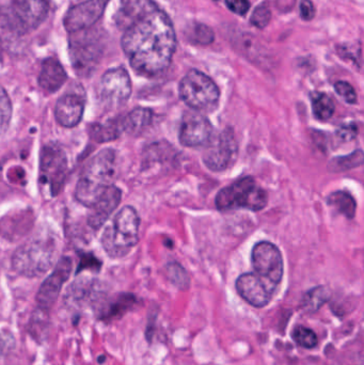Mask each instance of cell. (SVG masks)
Masks as SVG:
<instances>
[{
  "label": "cell",
  "instance_id": "cell-25",
  "mask_svg": "<svg viewBox=\"0 0 364 365\" xmlns=\"http://www.w3.org/2000/svg\"><path fill=\"white\" fill-rule=\"evenodd\" d=\"M311 103L314 117L320 121H328L335 113V103L326 93L313 92L311 94Z\"/></svg>",
  "mask_w": 364,
  "mask_h": 365
},
{
  "label": "cell",
  "instance_id": "cell-18",
  "mask_svg": "<svg viewBox=\"0 0 364 365\" xmlns=\"http://www.w3.org/2000/svg\"><path fill=\"white\" fill-rule=\"evenodd\" d=\"M85 104V98L76 92L62 96L55 107V118L58 123L66 128L78 125L83 117Z\"/></svg>",
  "mask_w": 364,
  "mask_h": 365
},
{
  "label": "cell",
  "instance_id": "cell-21",
  "mask_svg": "<svg viewBox=\"0 0 364 365\" xmlns=\"http://www.w3.org/2000/svg\"><path fill=\"white\" fill-rule=\"evenodd\" d=\"M153 113L149 108H136L130 111L126 117L122 118L124 133L138 134L151 124Z\"/></svg>",
  "mask_w": 364,
  "mask_h": 365
},
{
  "label": "cell",
  "instance_id": "cell-7",
  "mask_svg": "<svg viewBox=\"0 0 364 365\" xmlns=\"http://www.w3.org/2000/svg\"><path fill=\"white\" fill-rule=\"evenodd\" d=\"M71 34L70 57L73 68L80 77L91 76L103 55L100 34L91 29Z\"/></svg>",
  "mask_w": 364,
  "mask_h": 365
},
{
  "label": "cell",
  "instance_id": "cell-16",
  "mask_svg": "<svg viewBox=\"0 0 364 365\" xmlns=\"http://www.w3.org/2000/svg\"><path fill=\"white\" fill-rule=\"evenodd\" d=\"M237 293L248 304L263 308L271 302L275 287L252 272L241 274L236 280Z\"/></svg>",
  "mask_w": 364,
  "mask_h": 365
},
{
  "label": "cell",
  "instance_id": "cell-28",
  "mask_svg": "<svg viewBox=\"0 0 364 365\" xmlns=\"http://www.w3.org/2000/svg\"><path fill=\"white\" fill-rule=\"evenodd\" d=\"M363 164V150H357L353 152L350 155L340 156L335 158L329 163V169L333 173H343V171L350 170L356 168Z\"/></svg>",
  "mask_w": 364,
  "mask_h": 365
},
{
  "label": "cell",
  "instance_id": "cell-22",
  "mask_svg": "<svg viewBox=\"0 0 364 365\" xmlns=\"http://www.w3.org/2000/svg\"><path fill=\"white\" fill-rule=\"evenodd\" d=\"M68 299L76 304H85L98 297L95 283L90 280H79L68 289Z\"/></svg>",
  "mask_w": 364,
  "mask_h": 365
},
{
  "label": "cell",
  "instance_id": "cell-5",
  "mask_svg": "<svg viewBox=\"0 0 364 365\" xmlns=\"http://www.w3.org/2000/svg\"><path fill=\"white\" fill-rule=\"evenodd\" d=\"M181 100L198 113H211L219 104L220 91L213 79L198 70H192L179 86Z\"/></svg>",
  "mask_w": 364,
  "mask_h": 365
},
{
  "label": "cell",
  "instance_id": "cell-17",
  "mask_svg": "<svg viewBox=\"0 0 364 365\" xmlns=\"http://www.w3.org/2000/svg\"><path fill=\"white\" fill-rule=\"evenodd\" d=\"M122 191L115 185H110L98 201L90 207L88 214V223L94 230L100 229L110 218L113 212L117 210L121 203Z\"/></svg>",
  "mask_w": 364,
  "mask_h": 365
},
{
  "label": "cell",
  "instance_id": "cell-11",
  "mask_svg": "<svg viewBox=\"0 0 364 365\" xmlns=\"http://www.w3.org/2000/svg\"><path fill=\"white\" fill-rule=\"evenodd\" d=\"M132 94V81L124 68L107 71L98 85V98L104 106L119 108L130 100Z\"/></svg>",
  "mask_w": 364,
  "mask_h": 365
},
{
  "label": "cell",
  "instance_id": "cell-29",
  "mask_svg": "<svg viewBox=\"0 0 364 365\" xmlns=\"http://www.w3.org/2000/svg\"><path fill=\"white\" fill-rule=\"evenodd\" d=\"M293 340L303 349H312L316 347L318 343V336L313 330L303 326H297L293 330Z\"/></svg>",
  "mask_w": 364,
  "mask_h": 365
},
{
  "label": "cell",
  "instance_id": "cell-12",
  "mask_svg": "<svg viewBox=\"0 0 364 365\" xmlns=\"http://www.w3.org/2000/svg\"><path fill=\"white\" fill-rule=\"evenodd\" d=\"M237 156V143L233 130L226 128L212 138L203 154V163L209 170L222 173L234 163Z\"/></svg>",
  "mask_w": 364,
  "mask_h": 365
},
{
  "label": "cell",
  "instance_id": "cell-13",
  "mask_svg": "<svg viewBox=\"0 0 364 365\" xmlns=\"http://www.w3.org/2000/svg\"><path fill=\"white\" fill-rule=\"evenodd\" d=\"M109 0H85L71 8L64 16V28L68 34L91 29L102 17Z\"/></svg>",
  "mask_w": 364,
  "mask_h": 365
},
{
  "label": "cell",
  "instance_id": "cell-14",
  "mask_svg": "<svg viewBox=\"0 0 364 365\" xmlns=\"http://www.w3.org/2000/svg\"><path fill=\"white\" fill-rule=\"evenodd\" d=\"M72 259L70 257H62L51 276L47 277L46 280L42 283L38 294H36V304L41 310H51V307L57 302L61 293L62 287L70 278L72 272Z\"/></svg>",
  "mask_w": 364,
  "mask_h": 365
},
{
  "label": "cell",
  "instance_id": "cell-19",
  "mask_svg": "<svg viewBox=\"0 0 364 365\" xmlns=\"http://www.w3.org/2000/svg\"><path fill=\"white\" fill-rule=\"evenodd\" d=\"M68 81L66 70L55 58H48L42 63L38 85L46 93H55L61 89L62 86Z\"/></svg>",
  "mask_w": 364,
  "mask_h": 365
},
{
  "label": "cell",
  "instance_id": "cell-36",
  "mask_svg": "<svg viewBox=\"0 0 364 365\" xmlns=\"http://www.w3.org/2000/svg\"><path fill=\"white\" fill-rule=\"evenodd\" d=\"M338 132H339L338 135H339L340 138L343 139L344 141H350L358 134V128L355 125L344 126Z\"/></svg>",
  "mask_w": 364,
  "mask_h": 365
},
{
  "label": "cell",
  "instance_id": "cell-23",
  "mask_svg": "<svg viewBox=\"0 0 364 365\" xmlns=\"http://www.w3.org/2000/svg\"><path fill=\"white\" fill-rule=\"evenodd\" d=\"M327 202L346 218L353 219L356 215V200L348 191H335L329 195Z\"/></svg>",
  "mask_w": 364,
  "mask_h": 365
},
{
  "label": "cell",
  "instance_id": "cell-2",
  "mask_svg": "<svg viewBox=\"0 0 364 365\" xmlns=\"http://www.w3.org/2000/svg\"><path fill=\"white\" fill-rule=\"evenodd\" d=\"M117 171V156L111 149L98 152L83 169L76 189L75 197L81 205L90 208L105 190L113 185Z\"/></svg>",
  "mask_w": 364,
  "mask_h": 365
},
{
  "label": "cell",
  "instance_id": "cell-10",
  "mask_svg": "<svg viewBox=\"0 0 364 365\" xmlns=\"http://www.w3.org/2000/svg\"><path fill=\"white\" fill-rule=\"evenodd\" d=\"M252 266L256 274L271 287H277L284 278V262L281 251L269 242H258L252 249Z\"/></svg>",
  "mask_w": 364,
  "mask_h": 365
},
{
  "label": "cell",
  "instance_id": "cell-3",
  "mask_svg": "<svg viewBox=\"0 0 364 365\" xmlns=\"http://www.w3.org/2000/svg\"><path fill=\"white\" fill-rule=\"evenodd\" d=\"M140 218L132 206H124L109 225L102 236L103 248L113 259L125 257L138 244Z\"/></svg>",
  "mask_w": 364,
  "mask_h": 365
},
{
  "label": "cell",
  "instance_id": "cell-4",
  "mask_svg": "<svg viewBox=\"0 0 364 365\" xmlns=\"http://www.w3.org/2000/svg\"><path fill=\"white\" fill-rule=\"evenodd\" d=\"M215 203L219 210L245 208L259 212L266 207L269 195L254 178L245 177L222 189L216 195Z\"/></svg>",
  "mask_w": 364,
  "mask_h": 365
},
{
  "label": "cell",
  "instance_id": "cell-24",
  "mask_svg": "<svg viewBox=\"0 0 364 365\" xmlns=\"http://www.w3.org/2000/svg\"><path fill=\"white\" fill-rule=\"evenodd\" d=\"M134 302L135 298L130 295H122L115 298V300L103 307L100 312V319L108 322L122 317Z\"/></svg>",
  "mask_w": 364,
  "mask_h": 365
},
{
  "label": "cell",
  "instance_id": "cell-8",
  "mask_svg": "<svg viewBox=\"0 0 364 365\" xmlns=\"http://www.w3.org/2000/svg\"><path fill=\"white\" fill-rule=\"evenodd\" d=\"M48 10L49 0H13L4 19L15 34H28L44 21Z\"/></svg>",
  "mask_w": 364,
  "mask_h": 365
},
{
  "label": "cell",
  "instance_id": "cell-32",
  "mask_svg": "<svg viewBox=\"0 0 364 365\" xmlns=\"http://www.w3.org/2000/svg\"><path fill=\"white\" fill-rule=\"evenodd\" d=\"M335 90L348 104H357V93L350 83H346V81H338L336 83Z\"/></svg>",
  "mask_w": 364,
  "mask_h": 365
},
{
  "label": "cell",
  "instance_id": "cell-37",
  "mask_svg": "<svg viewBox=\"0 0 364 365\" xmlns=\"http://www.w3.org/2000/svg\"><path fill=\"white\" fill-rule=\"evenodd\" d=\"M1 173H2V168H1V165H0V175H1Z\"/></svg>",
  "mask_w": 364,
  "mask_h": 365
},
{
  "label": "cell",
  "instance_id": "cell-20",
  "mask_svg": "<svg viewBox=\"0 0 364 365\" xmlns=\"http://www.w3.org/2000/svg\"><path fill=\"white\" fill-rule=\"evenodd\" d=\"M124 133L122 118L111 119L104 123H95L90 128V137L98 143L113 141Z\"/></svg>",
  "mask_w": 364,
  "mask_h": 365
},
{
  "label": "cell",
  "instance_id": "cell-15",
  "mask_svg": "<svg viewBox=\"0 0 364 365\" xmlns=\"http://www.w3.org/2000/svg\"><path fill=\"white\" fill-rule=\"evenodd\" d=\"M214 128L201 113H186L180 128V143L186 148L207 147L213 138Z\"/></svg>",
  "mask_w": 364,
  "mask_h": 365
},
{
  "label": "cell",
  "instance_id": "cell-33",
  "mask_svg": "<svg viewBox=\"0 0 364 365\" xmlns=\"http://www.w3.org/2000/svg\"><path fill=\"white\" fill-rule=\"evenodd\" d=\"M169 276L171 280L179 285V287H184L188 282L187 274H186L184 268L177 263H170L168 265Z\"/></svg>",
  "mask_w": 364,
  "mask_h": 365
},
{
  "label": "cell",
  "instance_id": "cell-27",
  "mask_svg": "<svg viewBox=\"0 0 364 365\" xmlns=\"http://www.w3.org/2000/svg\"><path fill=\"white\" fill-rule=\"evenodd\" d=\"M184 34L189 42L196 45H209L214 41L213 30L204 24H190Z\"/></svg>",
  "mask_w": 364,
  "mask_h": 365
},
{
  "label": "cell",
  "instance_id": "cell-31",
  "mask_svg": "<svg viewBox=\"0 0 364 365\" xmlns=\"http://www.w3.org/2000/svg\"><path fill=\"white\" fill-rule=\"evenodd\" d=\"M271 8H269L267 2H263V4H259V6H256V10L252 13L250 21H251L252 25L256 26V28L262 29V28H265L269 25V21H271Z\"/></svg>",
  "mask_w": 364,
  "mask_h": 365
},
{
  "label": "cell",
  "instance_id": "cell-1",
  "mask_svg": "<svg viewBox=\"0 0 364 365\" xmlns=\"http://www.w3.org/2000/svg\"><path fill=\"white\" fill-rule=\"evenodd\" d=\"M122 48L137 74L154 77L170 66L177 48L172 21L154 0H120L115 15Z\"/></svg>",
  "mask_w": 364,
  "mask_h": 365
},
{
  "label": "cell",
  "instance_id": "cell-35",
  "mask_svg": "<svg viewBox=\"0 0 364 365\" xmlns=\"http://www.w3.org/2000/svg\"><path fill=\"white\" fill-rule=\"evenodd\" d=\"M301 19L305 21H311L316 16V8L311 0H303L301 4Z\"/></svg>",
  "mask_w": 364,
  "mask_h": 365
},
{
  "label": "cell",
  "instance_id": "cell-6",
  "mask_svg": "<svg viewBox=\"0 0 364 365\" xmlns=\"http://www.w3.org/2000/svg\"><path fill=\"white\" fill-rule=\"evenodd\" d=\"M56 257V249L51 240H32L16 249L12 257V267L17 274L28 278L46 274Z\"/></svg>",
  "mask_w": 364,
  "mask_h": 365
},
{
  "label": "cell",
  "instance_id": "cell-30",
  "mask_svg": "<svg viewBox=\"0 0 364 365\" xmlns=\"http://www.w3.org/2000/svg\"><path fill=\"white\" fill-rule=\"evenodd\" d=\"M12 117V104L4 88L0 87V136L8 130Z\"/></svg>",
  "mask_w": 364,
  "mask_h": 365
},
{
  "label": "cell",
  "instance_id": "cell-26",
  "mask_svg": "<svg viewBox=\"0 0 364 365\" xmlns=\"http://www.w3.org/2000/svg\"><path fill=\"white\" fill-rule=\"evenodd\" d=\"M329 298H331L329 289L325 287H314L305 294L301 307L306 312H316L328 302Z\"/></svg>",
  "mask_w": 364,
  "mask_h": 365
},
{
  "label": "cell",
  "instance_id": "cell-34",
  "mask_svg": "<svg viewBox=\"0 0 364 365\" xmlns=\"http://www.w3.org/2000/svg\"><path fill=\"white\" fill-rule=\"evenodd\" d=\"M227 6L235 14L244 15L247 14L250 9L249 0H224Z\"/></svg>",
  "mask_w": 364,
  "mask_h": 365
},
{
  "label": "cell",
  "instance_id": "cell-9",
  "mask_svg": "<svg viewBox=\"0 0 364 365\" xmlns=\"http://www.w3.org/2000/svg\"><path fill=\"white\" fill-rule=\"evenodd\" d=\"M68 158L66 152L56 143H48L41 152L40 179L49 187L51 195L61 190L68 175Z\"/></svg>",
  "mask_w": 364,
  "mask_h": 365
}]
</instances>
